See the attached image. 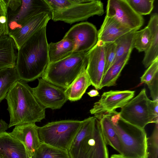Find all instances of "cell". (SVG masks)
<instances>
[{"instance_id": "1", "label": "cell", "mask_w": 158, "mask_h": 158, "mask_svg": "<svg viewBox=\"0 0 158 158\" xmlns=\"http://www.w3.org/2000/svg\"><path fill=\"white\" fill-rule=\"evenodd\" d=\"M46 26L33 34L18 50L15 68L20 80L27 82L42 77L49 63Z\"/></svg>"}, {"instance_id": "2", "label": "cell", "mask_w": 158, "mask_h": 158, "mask_svg": "<svg viewBox=\"0 0 158 158\" xmlns=\"http://www.w3.org/2000/svg\"><path fill=\"white\" fill-rule=\"evenodd\" d=\"M10 116L8 128L24 124L35 123L45 119V109L38 102L27 82H16L5 98Z\"/></svg>"}, {"instance_id": "3", "label": "cell", "mask_w": 158, "mask_h": 158, "mask_svg": "<svg viewBox=\"0 0 158 158\" xmlns=\"http://www.w3.org/2000/svg\"><path fill=\"white\" fill-rule=\"evenodd\" d=\"M82 121L68 151L70 158H109L99 119L93 116Z\"/></svg>"}, {"instance_id": "4", "label": "cell", "mask_w": 158, "mask_h": 158, "mask_svg": "<svg viewBox=\"0 0 158 158\" xmlns=\"http://www.w3.org/2000/svg\"><path fill=\"white\" fill-rule=\"evenodd\" d=\"M111 118L121 142V155L127 158H148L147 137L144 128L124 120L117 112L112 114Z\"/></svg>"}, {"instance_id": "5", "label": "cell", "mask_w": 158, "mask_h": 158, "mask_svg": "<svg viewBox=\"0 0 158 158\" xmlns=\"http://www.w3.org/2000/svg\"><path fill=\"white\" fill-rule=\"evenodd\" d=\"M87 52H73L69 56L49 63L41 78L64 89L86 67Z\"/></svg>"}, {"instance_id": "6", "label": "cell", "mask_w": 158, "mask_h": 158, "mask_svg": "<svg viewBox=\"0 0 158 158\" xmlns=\"http://www.w3.org/2000/svg\"><path fill=\"white\" fill-rule=\"evenodd\" d=\"M121 108L120 118L139 128H144L151 123H158V102L150 100L145 88Z\"/></svg>"}, {"instance_id": "7", "label": "cell", "mask_w": 158, "mask_h": 158, "mask_svg": "<svg viewBox=\"0 0 158 158\" xmlns=\"http://www.w3.org/2000/svg\"><path fill=\"white\" fill-rule=\"evenodd\" d=\"M82 121L64 120L48 123L37 127L41 143L68 151Z\"/></svg>"}, {"instance_id": "8", "label": "cell", "mask_w": 158, "mask_h": 158, "mask_svg": "<svg viewBox=\"0 0 158 158\" xmlns=\"http://www.w3.org/2000/svg\"><path fill=\"white\" fill-rule=\"evenodd\" d=\"M42 13L52 16V11L45 0H22L15 11L7 12L9 33L20 28L32 17Z\"/></svg>"}, {"instance_id": "9", "label": "cell", "mask_w": 158, "mask_h": 158, "mask_svg": "<svg viewBox=\"0 0 158 158\" xmlns=\"http://www.w3.org/2000/svg\"><path fill=\"white\" fill-rule=\"evenodd\" d=\"M104 13L102 2L93 0L90 2L77 4L65 9L53 11L52 19L55 22L60 21L71 24L86 20L95 15L101 16Z\"/></svg>"}, {"instance_id": "10", "label": "cell", "mask_w": 158, "mask_h": 158, "mask_svg": "<svg viewBox=\"0 0 158 158\" xmlns=\"http://www.w3.org/2000/svg\"><path fill=\"white\" fill-rule=\"evenodd\" d=\"M38 79L37 85L31 89L39 103L45 109H60L68 100L65 89L42 78Z\"/></svg>"}, {"instance_id": "11", "label": "cell", "mask_w": 158, "mask_h": 158, "mask_svg": "<svg viewBox=\"0 0 158 158\" xmlns=\"http://www.w3.org/2000/svg\"><path fill=\"white\" fill-rule=\"evenodd\" d=\"M98 31L92 23L84 22L71 28L64 37L71 40L74 48L73 52H87L96 44Z\"/></svg>"}, {"instance_id": "12", "label": "cell", "mask_w": 158, "mask_h": 158, "mask_svg": "<svg viewBox=\"0 0 158 158\" xmlns=\"http://www.w3.org/2000/svg\"><path fill=\"white\" fill-rule=\"evenodd\" d=\"M135 93V91L129 90L105 92L100 99L94 104L90 112L96 117L115 113L116 109L122 108L133 98Z\"/></svg>"}, {"instance_id": "13", "label": "cell", "mask_w": 158, "mask_h": 158, "mask_svg": "<svg viewBox=\"0 0 158 158\" xmlns=\"http://www.w3.org/2000/svg\"><path fill=\"white\" fill-rule=\"evenodd\" d=\"M106 16L113 17L125 26L137 31L144 23L142 16L137 13L126 0H108Z\"/></svg>"}, {"instance_id": "14", "label": "cell", "mask_w": 158, "mask_h": 158, "mask_svg": "<svg viewBox=\"0 0 158 158\" xmlns=\"http://www.w3.org/2000/svg\"><path fill=\"white\" fill-rule=\"evenodd\" d=\"M86 70L92 85L100 89L105 65L104 43L98 40L96 45L86 53Z\"/></svg>"}, {"instance_id": "15", "label": "cell", "mask_w": 158, "mask_h": 158, "mask_svg": "<svg viewBox=\"0 0 158 158\" xmlns=\"http://www.w3.org/2000/svg\"><path fill=\"white\" fill-rule=\"evenodd\" d=\"M52 16L42 13L30 18L19 29L9 33L19 50L24 43L38 30L46 26Z\"/></svg>"}, {"instance_id": "16", "label": "cell", "mask_w": 158, "mask_h": 158, "mask_svg": "<svg viewBox=\"0 0 158 158\" xmlns=\"http://www.w3.org/2000/svg\"><path fill=\"white\" fill-rule=\"evenodd\" d=\"M35 123L24 124L15 126L9 133L20 141L25 146L30 157L41 143Z\"/></svg>"}, {"instance_id": "17", "label": "cell", "mask_w": 158, "mask_h": 158, "mask_svg": "<svg viewBox=\"0 0 158 158\" xmlns=\"http://www.w3.org/2000/svg\"><path fill=\"white\" fill-rule=\"evenodd\" d=\"M0 156L2 158H30L23 144L5 131L0 134Z\"/></svg>"}, {"instance_id": "18", "label": "cell", "mask_w": 158, "mask_h": 158, "mask_svg": "<svg viewBox=\"0 0 158 158\" xmlns=\"http://www.w3.org/2000/svg\"><path fill=\"white\" fill-rule=\"evenodd\" d=\"M134 30L137 31L125 26L113 17L106 16L98 31V40L104 43L114 42L122 35Z\"/></svg>"}, {"instance_id": "19", "label": "cell", "mask_w": 158, "mask_h": 158, "mask_svg": "<svg viewBox=\"0 0 158 158\" xmlns=\"http://www.w3.org/2000/svg\"><path fill=\"white\" fill-rule=\"evenodd\" d=\"M18 50L9 35L0 38V70L15 67Z\"/></svg>"}, {"instance_id": "20", "label": "cell", "mask_w": 158, "mask_h": 158, "mask_svg": "<svg viewBox=\"0 0 158 158\" xmlns=\"http://www.w3.org/2000/svg\"><path fill=\"white\" fill-rule=\"evenodd\" d=\"M147 26L151 33L150 46L144 52L142 63L146 68H148L158 58V15L155 13L152 14Z\"/></svg>"}, {"instance_id": "21", "label": "cell", "mask_w": 158, "mask_h": 158, "mask_svg": "<svg viewBox=\"0 0 158 158\" xmlns=\"http://www.w3.org/2000/svg\"><path fill=\"white\" fill-rule=\"evenodd\" d=\"M112 114L95 117L99 119L102 133L106 144L121 155L122 149L121 142L111 120Z\"/></svg>"}, {"instance_id": "22", "label": "cell", "mask_w": 158, "mask_h": 158, "mask_svg": "<svg viewBox=\"0 0 158 158\" xmlns=\"http://www.w3.org/2000/svg\"><path fill=\"white\" fill-rule=\"evenodd\" d=\"M85 68L65 92L68 100L76 101L80 100L88 87L92 85L89 77Z\"/></svg>"}, {"instance_id": "23", "label": "cell", "mask_w": 158, "mask_h": 158, "mask_svg": "<svg viewBox=\"0 0 158 158\" xmlns=\"http://www.w3.org/2000/svg\"><path fill=\"white\" fill-rule=\"evenodd\" d=\"M74 46L72 41L63 37L61 40L48 44V54L49 63L62 60L71 55Z\"/></svg>"}, {"instance_id": "24", "label": "cell", "mask_w": 158, "mask_h": 158, "mask_svg": "<svg viewBox=\"0 0 158 158\" xmlns=\"http://www.w3.org/2000/svg\"><path fill=\"white\" fill-rule=\"evenodd\" d=\"M131 52L125 54L114 63L104 74L100 89L104 87L115 85L123 69L127 62Z\"/></svg>"}, {"instance_id": "25", "label": "cell", "mask_w": 158, "mask_h": 158, "mask_svg": "<svg viewBox=\"0 0 158 158\" xmlns=\"http://www.w3.org/2000/svg\"><path fill=\"white\" fill-rule=\"evenodd\" d=\"M20 80L15 67L0 70V102L5 98L15 83Z\"/></svg>"}, {"instance_id": "26", "label": "cell", "mask_w": 158, "mask_h": 158, "mask_svg": "<svg viewBox=\"0 0 158 158\" xmlns=\"http://www.w3.org/2000/svg\"><path fill=\"white\" fill-rule=\"evenodd\" d=\"M31 158H70L68 151L42 143Z\"/></svg>"}, {"instance_id": "27", "label": "cell", "mask_w": 158, "mask_h": 158, "mask_svg": "<svg viewBox=\"0 0 158 158\" xmlns=\"http://www.w3.org/2000/svg\"><path fill=\"white\" fill-rule=\"evenodd\" d=\"M136 31L134 30L127 33L114 42L116 45V56L114 63L125 54L132 51L133 48L135 33Z\"/></svg>"}, {"instance_id": "28", "label": "cell", "mask_w": 158, "mask_h": 158, "mask_svg": "<svg viewBox=\"0 0 158 158\" xmlns=\"http://www.w3.org/2000/svg\"><path fill=\"white\" fill-rule=\"evenodd\" d=\"M151 37V32L147 26L140 30L135 31L133 48H135L139 52H145L150 46Z\"/></svg>"}, {"instance_id": "29", "label": "cell", "mask_w": 158, "mask_h": 158, "mask_svg": "<svg viewBox=\"0 0 158 158\" xmlns=\"http://www.w3.org/2000/svg\"><path fill=\"white\" fill-rule=\"evenodd\" d=\"M133 10L139 15L150 14L154 8V0H126Z\"/></svg>"}, {"instance_id": "30", "label": "cell", "mask_w": 158, "mask_h": 158, "mask_svg": "<svg viewBox=\"0 0 158 158\" xmlns=\"http://www.w3.org/2000/svg\"><path fill=\"white\" fill-rule=\"evenodd\" d=\"M52 12L56 11L69 8L75 5L89 3L93 0H45Z\"/></svg>"}, {"instance_id": "31", "label": "cell", "mask_w": 158, "mask_h": 158, "mask_svg": "<svg viewBox=\"0 0 158 158\" xmlns=\"http://www.w3.org/2000/svg\"><path fill=\"white\" fill-rule=\"evenodd\" d=\"M158 123L155 124L153 131L151 135L147 138V145L148 157L157 158L158 149Z\"/></svg>"}, {"instance_id": "32", "label": "cell", "mask_w": 158, "mask_h": 158, "mask_svg": "<svg viewBox=\"0 0 158 158\" xmlns=\"http://www.w3.org/2000/svg\"><path fill=\"white\" fill-rule=\"evenodd\" d=\"M104 47L105 65L104 74L114 63L116 56V45L114 42L106 43H104Z\"/></svg>"}, {"instance_id": "33", "label": "cell", "mask_w": 158, "mask_h": 158, "mask_svg": "<svg viewBox=\"0 0 158 158\" xmlns=\"http://www.w3.org/2000/svg\"><path fill=\"white\" fill-rule=\"evenodd\" d=\"M8 33L6 4L5 0H0V38Z\"/></svg>"}, {"instance_id": "34", "label": "cell", "mask_w": 158, "mask_h": 158, "mask_svg": "<svg viewBox=\"0 0 158 158\" xmlns=\"http://www.w3.org/2000/svg\"><path fill=\"white\" fill-rule=\"evenodd\" d=\"M158 73V58L156 59L148 67L140 77L141 83L149 84L156 74Z\"/></svg>"}, {"instance_id": "35", "label": "cell", "mask_w": 158, "mask_h": 158, "mask_svg": "<svg viewBox=\"0 0 158 158\" xmlns=\"http://www.w3.org/2000/svg\"><path fill=\"white\" fill-rule=\"evenodd\" d=\"M147 85L150 90L152 100L158 102V73Z\"/></svg>"}, {"instance_id": "36", "label": "cell", "mask_w": 158, "mask_h": 158, "mask_svg": "<svg viewBox=\"0 0 158 158\" xmlns=\"http://www.w3.org/2000/svg\"><path fill=\"white\" fill-rule=\"evenodd\" d=\"M8 128V124L4 120H0V134L6 131Z\"/></svg>"}, {"instance_id": "37", "label": "cell", "mask_w": 158, "mask_h": 158, "mask_svg": "<svg viewBox=\"0 0 158 158\" xmlns=\"http://www.w3.org/2000/svg\"><path fill=\"white\" fill-rule=\"evenodd\" d=\"M87 94L90 97H94L99 95V93L96 89H93L87 93Z\"/></svg>"}, {"instance_id": "38", "label": "cell", "mask_w": 158, "mask_h": 158, "mask_svg": "<svg viewBox=\"0 0 158 158\" xmlns=\"http://www.w3.org/2000/svg\"><path fill=\"white\" fill-rule=\"evenodd\" d=\"M110 158H127L120 154H115L111 156Z\"/></svg>"}, {"instance_id": "39", "label": "cell", "mask_w": 158, "mask_h": 158, "mask_svg": "<svg viewBox=\"0 0 158 158\" xmlns=\"http://www.w3.org/2000/svg\"><path fill=\"white\" fill-rule=\"evenodd\" d=\"M0 158H2L0 156Z\"/></svg>"}, {"instance_id": "40", "label": "cell", "mask_w": 158, "mask_h": 158, "mask_svg": "<svg viewBox=\"0 0 158 158\" xmlns=\"http://www.w3.org/2000/svg\"><path fill=\"white\" fill-rule=\"evenodd\" d=\"M30 158H31V157H30Z\"/></svg>"}]
</instances>
